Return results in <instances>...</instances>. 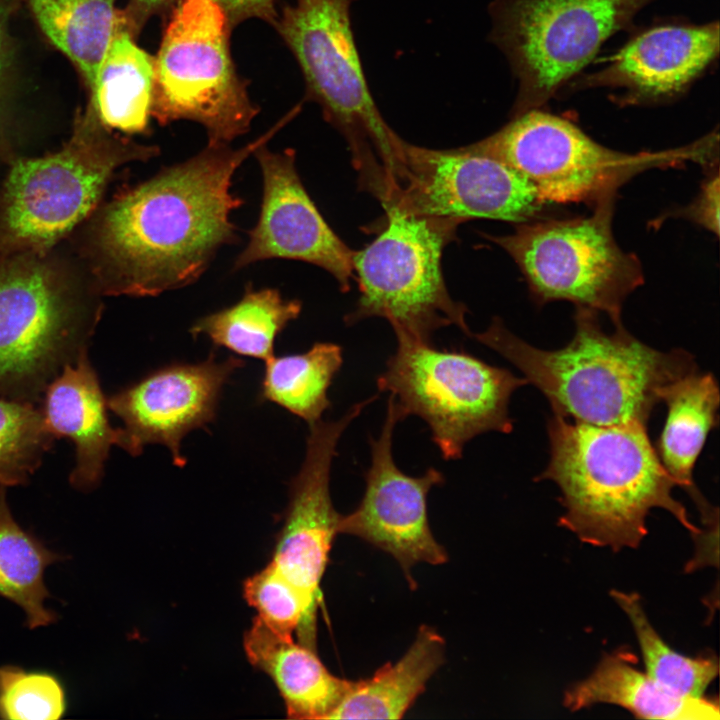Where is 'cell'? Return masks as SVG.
<instances>
[{
  "mask_svg": "<svg viewBox=\"0 0 720 720\" xmlns=\"http://www.w3.org/2000/svg\"><path fill=\"white\" fill-rule=\"evenodd\" d=\"M295 112L241 148L207 144L187 160L115 195L92 232L101 291L153 297L199 280L217 252L238 241L231 214L244 199L232 191L234 174Z\"/></svg>",
  "mask_w": 720,
  "mask_h": 720,
  "instance_id": "1",
  "label": "cell"
},
{
  "mask_svg": "<svg viewBox=\"0 0 720 720\" xmlns=\"http://www.w3.org/2000/svg\"><path fill=\"white\" fill-rule=\"evenodd\" d=\"M574 322L573 338L557 350L528 344L498 317L472 336L517 367L553 415L595 426H647L663 389L699 370L689 352L656 350L623 324L607 333L594 310L576 307Z\"/></svg>",
  "mask_w": 720,
  "mask_h": 720,
  "instance_id": "2",
  "label": "cell"
},
{
  "mask_svg": "<svg viewBox=\"0 0 720 720\" xmlns=\"http://www.w3.org/2000/svg\"><path fill=\"white\" fill-rule=\"evenodd\" d=\"M549 462L537 481L554 482L564 513L559 524L582 542L614 551L639 546L652 509L669 512L693 536L700 532L662 466L647 426H595L553 415Z\"/></svg>",
  "mask_w": 720,
  "mask_h": 720,
  "instance_id": "3",
  "label": "cell"
},
{
  "mask_svg": "<svg viewBox=\"0 0 720 720\" xmlns=\"http://www.w3.org/2000/svg\"><path fill=\"white\" fill-rule=\"evenodd\" d=\"M353 0H295L273 26L303 74L306 97L347 141L361 189L378 200L402 173L403 139L381 116L355 43Z\"/></svg>",
  "mask_w": 720,
  "mask_h": 720,
  "instance_id": "4",
  "label": "cell"
},
{
  "mask_svg": "<svg viewBox=\"0 0 720 720\" xmlns=\"http://www.w3.org/2000/svg\"><path fill=\"white\" fill-rule=\"evenodd\" d=\"M160 153L157 145L114 135L86 110L60 151L12 164L0 208L2 243L30 255L47 250L93 211L119 167Z\"/></svg>",
  "mask_w": 720,
  "mask_h": 720,
  "instance_id": "5",
  "label": "cell"
},
{
  "mask_svg": "<svg viewBox=\"0 0 720 720\" xmlns=\"http://www.w3.org/2000/svg\"><path fill=\"white\" fill-rule=\"evenodd\" d=\"M461 148L495 158L517 171L544 204H595L649 169L685 162L713 166L718 160V132L683 147L630 154L603 146L566 119L533 109Z\"/></svg>",
  "mask_w": 720,
  "mask_h": 720,
  "instance_id": "6",
  "label": "cell"
},
{
  "mask_svg": "<svg viewBox=\"0 0 720 720\" xmlns=\"http://www.w3.org/2000/svg\"><path fill=\"white\" fill-rule=\"evenodd\" d=\"M384 209V229L353 254L360 294L354 310L344 318L346 324L381 317L390 323L397 340L419 343H432L437 330L451 325L472 336L468 310L450 296L441 267L443 250L455 240L462 222Z\"/></svg>",
  "mask_w": 720,
  "mask_h": 720,
  "instance_id": "7",
  "label": "cell"
},
{
  "mask_svg": "<svg viewBox=\"0 0 720 720\" xmlns=\"http://www.w3.org/2000/svg\"><path fill=\"white\" fill-rule=\"evenodd\" d=\"M231 25L215 0H178L154 56L151 116L165 126L200 124L207 144H230L247 133L258 107L237 73Z\"/></svg>",
  "mask_w": 720,
  "mask_h": 720,
  "instance_id": "8",
  "label": "cell"
},
{
  "mask_svg": "<svg viewBox=\"0 0 720 720\" xmlns=\"http://www.w3.org/2000/svg\"><path fill=\"white\" fill-rule=\"evenodd\" d=\"M615 198L599 199L589 216L538 217L518 223L511 234L486 237L511 256L538 305L566 300L622 324L624 301L644 276L639 259L613 236Z\"/></svg>",
  "mask_w": 720,
  "mask_h": 720,
  "instance_id": "9",
  "label": "cell"
},
{
  "mask_svg": "<svg viewBox=\"0 0 720 720\" xmlns=\"http://www.w3.org/2000/svg\"><path fill=\"white\" fill-rule=\"evenodd\" d=\"M397 342L377 388L394 397L405 418L425 421L444 459H459L465 445L482 433L512 432L508 405L512 394L528 384L524 377L464 350Z\"/></svg>",
  "mask_w": 720,
  "mask_h": 720,
  "instance_id": "10",
  "label": "cell"
},
{
  "mask_svg": "<svg viewBox=\"0 0 720 720\" xmlns=\"http://www.w3.org/2000/svg\"><path fill=\"white\" fill-rule=\"evenodd\" d=\"M654 0H493L489 39L518 80L513 116L539 109Z\"/></svg>",
  "mask_w": 720,
  "mask_h": 720,
  "instance_id": "11",
  "label": "cell"
},
{
  "mask_svg": "<svg viewBox=\"0 0 720 720\" xmlns=\"http://www.w3.org/2000/svg\"><path fill=\"white\" fill-rule=\"evenodd\" d=\"M91 311L46 264L0 262V397L36 403L66 364L88 349Z\"/></svg>",
  "mask_w": 720,
  "mask_h": 720,
  "instance_id": "12",
  "label": "cell"
},
{
  "mask_svg": "<svg viewBox=\"0 0 720 720\" xmlns=\"http://www.w3.org/2000/svg\"><path fill=\"white\" fill-rule=\"evenodd\" d=\"M403 168L383 207L461 221L515 224L538 218L544 204L534 187L505 163L463 150H434L403 141Z\"/></svg>",
  "mask_w": 720,
  "mask_h": 720,
  "instance_id": "13",
  "label": "cell"
},
{
  "mask_svg": "<svg viewBox=\"0 0 720 720\" xmlns=\"http://www.w3.org/2000/svg\"><path fill=\"white\" fill-rule=\"evenodd\" d=\"M403 419L394 397L389 395L381 432L369 441L371 463L365 473L363 497L355 510L341 515L338 531L390 554L409 584L415 586L410 573L415 564L441 565L448 561L446 550L434 538L427 513L429 491L443 484L445 478L433 467L420 476L407 475L398 468L393 457V434Z\"/></svg>",
  "mask_w": 720,
  "mask_h": 720,
  "instance_id": "14",
  "label": "cell"
},
{
  "mask_svg": "<svg viewBox=\"0 0 720 720\" xmlns=\"http://www.w3.org/2000/svg\"><path fill=\"white\" fill-rule=\"evenodd\" d=\"M244 364L235 356L218 360L211 351L201 362L154 369L108 397V409L124 424L120 447L139 456L144 446L161 444L184 467L183 438L216 419L224 386Z\"/></svg>",
  "mask_w": 720,
  "mask_h": 720,
  "instance_id": "15",
  "label": "cell"
},
{
  "mask_svg": "<svg viewBox=\"0 0 720 720\" xmlns=\"http://www.w3.org/2000/svg\"><path fill=\"white\" fill-rule=\"evenodd\" d=\"M376 398L354 404L338 420L309 425L303 463L289 482L284 524L271 562L300 592L315 622L320 583L341 517L330 494L332 462L346 428Z\"/></svg>",
  "mask_w": 720,
  "mask_h": 720,
  "instance_id": "16",
  "label": "cell"
},
{
  "mask_svg": "<svg viewBox=\"0 0 720 720\" xmlns=\"http://www.w3.org/2000/svg\"><path fill=\"white\" fill-rule=\"evenodd\" d=\"M253 156L262 176L260 213L233 271L268 259L298 260L326 270L346 292L355 277L354 250L335 234L309 196L295 151H272L264 143Z\"/></svg>",
  "mask_w": 720,
  "mask_h": 720,
  "instance_id": "17",
  "label": "cell"
},
{
  "mask_svg": "<svg viewBox=\"0 0 720 720\" xmlns=\"http://www.w3.org/2000/svg\"><path fill=\"white\" fill-rule=\"evenodd\" d=\"M719 53V24H669L629 41L602 70L578 81V88L624 89V104H648L680 95Z\"/></svg>",
  "mask_w": 720,
  "mask_h": 720,
  "instance_id": "18",
  "label": "cell"
},
{
  "mask_svg": "<svg viewBox=\"0 0 720 720\" xmlns=\"http://www.w3.org/2000/svg\"><path fill=\"white\" fill-rule=\"evenodd\" d=\"M43 395L41 412L48 428L57 439L66 437L75 445L70 484L81 491L96 488L110 448L120 447L122 430L109 422L107 398L88 358V349L63 367Z\"/></svg>",
  "mask_w": 720,
  "mask_h": 720,
  "instance_id": "19",
  "label": "cell"
},
{
  "mask_svg": "<svg viewBox=\"0 0 720 720\" xmlns=\"http://www.w3.org/2000/svg\"><path fill=\"white\" fill-rule=\"evenodd\" d=\"M243 646L249 662L275 683L289 719H329L351 685L331 674L316 650L273 632L257 616Z\"/></svg>",
  "mask_w": 720,
  "mask_h": 720,
  "instance_id": "20",
  "label": "cell"
},
{
  "mask_svg": "<svg viewBox=\"0 0 720 720\" xmlns=\"http://www.w3.org/2000/svg\"><path fill=\"white\" fill-rule=\"evenodd\" d=\"M634 664L633 655L625 651L603 656L588 677L566 690L563 705L578 711L596 704H612L643 719H719L717 702L676 694Z\"/></svg>",
  "mask_w": 720,
  "mask_h": 720,
  "instance_id": "21",
  "label": "cell"
},
{
  "mask_svg": "<svg viewBox=\"0 0 720 720\" xmlns=\"http://www.w3.org/2000/svg\"><path fill=\"white\" fill-rule=\"evenodd\" d=\"M661 402L666 404L667 416L654 446L657 456L678 487L689 494L701 517L707 516L714 507L695 485L693 471L708 434L719 422L718 382L712 373L694 371L667 385Z\"/></svg>",
  "mask_w": 720,
  "mask_h": 720,
  "instance_id": "22",
  "label": "cell"
},
{
  "mask_svg": "<svg viewBox=\"0 0 720 720\" xmlns=\"http://www.w3.org/2000/svg\"><path fill=\"white\" fill-rule=\"evenodd\" d=\"M126 20L115 32L99 67L87 110L108 131H150L154 56L139 47Z\"/></svg>",
  "mask_w": 720,
  "mask_h": 720,
  "instance_id": "23",
  "label": "cell"
},
{
  "mask_svg": "<svg viewBox=\"0 0 720 720\" xmlns=\"http://www.w3.org/2000/svg\"><path fill=\"white\" fill-rule=\"evenodd\" d=\"M445 661L444 638L421 625L413 643L395 663L351 685L329 719H400Z\"/></svg>",
  "mask_w": 720,
  "mask_h": 720,
  "instance_id": "24",
  "label": "cell"
},
{
  "mask_svg": "<svg viewBox=\"0 0 720 720\" xmlns=\"http://www.w3.org/2000/svg\"><path fill=\"white\" fill-rule=\"evenodd\" d=\"M302 310L298 299H286L276 288L245 287L241 299L195 321L193 338L207 336L215 348L266 361L274 356L276 338Z\"/></svg>",
  "mask_w": 720,
  "mask_h": 720,
  "instance_id": "25",
  "label": "cell"
},
{
  "mask_svg": "<svg viewBox=\"0 0 720 720\" xmlns=\"http://www.w3.org/2000/svg\"><path fill=\"white\" fill-rule=\"evenodd\" d=\"M116 0H29L49 42L75 66L90 92L107 51L126 20Z\"/></svg>",
  "mask_w": 720,
  "mask_h": 720,
  "instance_id": "26",
  "label": "cell"
},
{
  "mask_svg": "<svg viewBox=\"0 0 720 720\" xmlns=\"http://www.w3.org/2000/svg\"><path fill=\"white\" fill-rule=\"evenodd\" d=\"M64 559L18 524L6 500V488L0 486V596L23 610L30 629L57 620V614L44 604L50 597L44 574L48 566Z\"/></svg>",
  "mask_w": 720,
  "mask_h": 720,
  "instance_id": "27",
  "label": "cell"
},
{
  "mask_svg": "<svg viewBox=\"0 0 720 720\" xmlns=\"http://www.w3.org/2000/svg\"><path fill=\"white\" fill-rule=\"evenodd\" d=\"M343 363L342 348L316 342L307 351L265 361L258 400L274 403L308 425L330 409L328 389Z\"/></svg>",
  "mask_w": 720,
  "mask_h": 720,
  "instance_id": "28",
  "label": "cell"
},
{
  "mask_svg": "<svg viewBox=\"0 0 720 720\" xmlns=\"http://www.w3.org/2000/svg\"><path fill=\"white\" fill-rule=\"evenodd\" d=\"M611 596L633 627L645 672L676 694L704 697L707 687L718 675L717 659L685 656L670 647L652 626L637 593L613 590Z\"/></svg>",
  "mask_w": 720,
  "mask_h": 720,
  "instance_id": "29",
  "label": "cell"
},
{
  "mask_svg": "<svg viewBox=\"0 0 720 720\" xmlns=\"http://www.w3.org/2000/svg\"><path fill=\"white\" fill-rule=\"evenodd\" d=\"M56 439L35 403L0 397V486L26 484Z\"/></svg>",
  "mask_w": 720,
  "mask_h": 720,
  "instance_id": "30",
  "label": "cell"
},
{
  "mask_svg": "<svg viewBox=\"0 0 720 720\" xmlns=\"http://www.w3.org/2000/svg\"><path fill=\"white\" fill-rule=\"evenodd\" d=\"M243 595L269 629L281 636L296 632L298 642L316 650V622L300 592L271 561L244 581Z\"/></svg>",
  "mask_w": 720,
  "mask_h": 720,
  "instance_id": "31",
  "label": "cell"
},
{
  "mask_svg": "<svg viewBox=\"0 0 720 720\" xmlns=\"http://www.w3.org/2000/svg\"><path fill=\"white\" fill-rule=\"evenodd\" d=\"M66 708L64 686L54 674L0 667L1 719L55 720L63 717Z\"/></svg>",
  "mask_w": 720,
  "mask_h": 720,
  "instance_id": "32",
  "label": "cell"
},
{
  "mask_svg": "<svg viewBox=\"0 0 720 720\" xmlns=\"http://www.w3.org/2000/svg\"><path fill=\"white\" fill-rule=\"evenodd\" d=\"M719 173L718 169L702 184L697 197L686 207L667 216L685 217L719 236Z\"/></svg>",
  "mask_w": 720,
  "mask_h": 720,
  "instance_id": "33",
  "label": "cell"
},
{
  "mask_svg": "<svg viewBox=\"0 0 720 720\" xmlns=\"http://www.w3.org/2000/svg\"><path fill=\"white\" fill-rule=\"evenodd\" d=\"M225 12L231 27L257 18L274 24L278 13L276 0H215Z\"/></svg>",
  "mask_w": 720,
  "mask_h": 720,
  "instance_id": "34",
  "label": "cell"
},
{
  "mask_svg": "<svg viewBox=\"0 0 720 720\" xmlns=\"http://www.w3.org/2000/svg\"><path fill=\"white\" fill-rule=\"evenodd\" d=\"M178 0H129L124 10L132 31L137 35L147 20L173 7Z\"/></svg>",
  "mask_w": 720,
  "mask_h": 720,
  "instance_id": "35",
  "label": "cell"
},
{
  "mask_svg": "<svg viewBox=\"0 0 720 720\" xmlns=\"http://www.w3.org/2000/svg\"><path fill=\"white\" fill-rule=\"evenodd\" d=\"M7 13L8 7L5 0H0V99L6 88L10 61L11 50L7 31Z\"/></svg>",
  "mask_w": 720,
  "mask_h": 720,
  "instance_id": "36",
  "label": "cell"
}]
</instances>
